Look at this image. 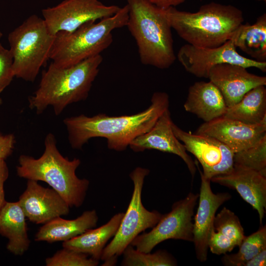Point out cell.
<instances>
[{"mask_svg":"<svg viewBox=\"0 0 266 266\" xmlns=\"http://www.w3.org/2000/svg\"><path fill=\"white\" fill-rule=\"evenodd\" d=\"M14 77L11 52L0 43V93L10 84Z\"/></svg>","mask_w":266,"mask_h":266,"instance_id":"cell-30","label":"cell"},{"mask_svg":"<svg viewBox=\"0 0 266 266\" xmlns=\"http://www.w3.org/2000/svg\"><path fill=\"white\" fill-rule=\"evenodd\" d=\"M120 8L99 0H64L41 12L49 32L55 35L59 32H72L87 22L111 17Z\"/></svg>","mask_w":266,"mask_h":266,"instance_id":"cell-10","label":"cell"},{"mask_svg":"<svg viewBox=\"0 0 266 266\" xmlns=\"http://www.w3.org/2000/svg\"><path fill=\"white\" fill-rule=\"evenodd\" d=\"M258 0V1H265V2L266 1V0Z\"/></svg>","mask_w":266,"mask_h":266,"instance_id":"cell-38","label":"cell"},{"mask_svg":"<svg viewBox=\"0 0 266 266\" xmlns=\"http://www.w3.org/2000/svg\"><path fill=\"white\" fill-rule=\"evenodd\" d=\"M266 265V248L263 250L243 266H265Z\"/></svg>","mask_w":266,"mask_h":266,"instance_id":"cell-34","label":"cell"},{"mask_svg":"<svg viewBox=\"0 0 266 266\" xmlns=\"http://www.w3.org/2000/svg\"><path fill=\"white\" fill-rule=\"evenodd\" d=\"M151 3L159 8L166 9L171 7H175L186 0H148Z\"/></svg>","mask_w":266,"mask_h":266,"instance_id":"cell-35","label":"cell"},{"mask_svg":"<svg viewBox=\"0 0 266 266\" xmlns=\"http://www.w3.org/2000/svg\"><path fill=\"white\" fill-rule=\"evenodd\" d=\"M44 151L38 158L20 156L17 175L21 178L47 183L63 198L69 206L78 207L85 200L89 181L80 179L76 170L81 161L64 157L57 147L54 135L48 133L44 139Z\"/></svg>","mask_w":266,"mask_h":266,"instance_id":"cell-4","label":"cell"},{"mask_svg":"<svg viewBox=\"0 0 266 266\" xmlns=\"http://www.w3.org/2000/svg\"><path fill=\"white\" fill-rule=\"evenodd\" d=\"M98 219L95 210L86 211L72 220L57 217L40 228L35 236V240L48 242L68 240L95 228Z\"/></svg>","mask_w":266,"mask_h":266,"instance_id":"cell-21","label":"cell"},{"mask_svg":"<svg viewBox=\"0 0 266 266\" xmlns=\"http://www.w3.org/2000/svg\"><path fill=\"white\" fill-rule=\"evenodd\" d=\"M128 18L126 4L111 17L87 22L72 32L57 33L49 59L56 66L66 67L100 55L112 43V32L126 26Z\"/></svg>","mask_w":266,"mask_h":266,"instance_id":"cell-6","label":"cell"},{"mask_svg":"<svg viewBox=\"0 0 266 266\" xmlns=\"http://www.w3.org/2000/svg\"><path fill=\"white\" fill-rule=\"evenodd\" d=\"M55 35L49 32L43 19L35 14L11 32L8 40L15 77L33 82L49 59Z\"/></svg>","mask_w":266,"mask_h":266,"instance_id":"cell-7","label":"cell"},{"mask_svg":"<svg viewBox=\"0 0 266 266\" xmlns=\"http://www.w3.org/2000/svg\"><path fill=\"white\" fill-rule=\"evenodd\" d=\"M26 216L18 201H5L0 211V234L8 239L7 249L22 255L29 248Z\"/></svg>","mask_w":266,"mask_h":266,"instance_id":"cell-20","label":"cell"},{"mask_svg":"<svg viewBox=\"0 0 266 266\" xmlns=\"http://www.w3.org/2000/svg\"><path fill=\"white\" fill-rule=\"evenodd\" d=\"M201 184L199 197V205L193 223V239L197 259L204 262L208 255V239L213 226L218 209L232 197L228 192L215 194L211 190L210 180L206 178L200 168Z\"/></svg>","mask_w":266,"mask_h":266,"instance_id":"cell-14","label":"cell"},{"mask_svg":"<svg viewBox=\"0 0 266 266\" xmlns=\"http://www.w3.org/2000/svg\"><path fill=\"white\" fill-rule=\"evenodd\" d=\"M121 265L124 266H174L177 265L174 258L169 253L159 250L153 253L143 252L131 245L124 251Z\"/></svg>","mask_w":266,"mask_h":266,"instance_id":"cell-26","label":"cell"},{"mask_svg":"<svg viewBox=\"0 0 266 266\" xmlns=\"http://www.w3.org/2000/svg\"><path fill=\"white\" fill-rule=\"evenodd\" d=\"M88 255L63 248L45 260L46 266H96L99 261Z\"/></svg>","mask_w":266,"mask_h":266,"instance_id":"cell-29","label":"cell"},{"mask_svg":"<svg viewBox=\"0 0 266 266\" xmlns=\"http://www.w3.org/2000/svg\"><path fill=\"white\" fill-rule=\"evenodd\" d=\"M207 78L218 88L227 107L236 104L253 88L266 85V76L251 73L242 66L227 63L212 67Z\"/></svg>","mask_w":266,"mask_h":266,"instance_id":"cell-18","label":"cell"},{"mask_svg":"<svg viewBox=\"0 0 266 266\" xmlns=\"http://www.w3.org/2000/svg\"><path fill=\"white\" fill-rule=\"evenodd\" d=\"M173 132L187 152L192 154L202 167L207 179L230 171L234 165V153L225 144L211 136L185 131L173 122Z\"/></svg>","mask_w":266,"mask_h":266,"instance_id":"cell-12","label":"cell"},{"mask_svg":"<svg viewBox=\"0 0 266 266\" xmlns=\"http://www.w3.org/2000/svg\"><path fill=\"white\" fill-rule=\"evenodd\" d=\"M9 175L8 168L4 159L0 160V211L5 202L4 184Z\"/></svg>","mask_w":266,"mask_h":266,"instance_id":"cell-33","label":"cell"},{"mask_svg":"<svg viewBox=\"0 0 266 266\" xmlns=\"http://www.w3.org/2000/svg\"><path fill=\"white\" fill-rule=\"evenodd\" d=\"M223 116L247 124L260 123L266 118L265 86H259L250 90L238 102L227 107Z\"/></svg>","mask_w":266,"mask_h":266,"instance_id":"cell-24","label":"cell"},{"mask_svg":"<svg viewBox=\"0 0 266 266\" xmlns=\"http://www.w3.org/2000/svg\"><path fill=\"white\" fill-rule=\"evenodd\" d=\"M238 247L236 253L225 254L222 258L224 265L243 266L247 262L266 248V226H261L255 233L245 236Z\"/></svg>","mask_w":266,"mask_h":266,"instance_id":"cell-25","label":"cell"},{"mask_svg":"<svg viewBox=\"0 0 266 266\" xmlns=\"http://www.w3.org/2000/svg\"><path fill=\"white\" fill-rule=\"evenodd\" d=\"M196 133L217 139L235 153L253 145L266 134V118L259 124L249 125L222 116L204 122Z\"/></svg>","mask_w":266,"mask_h":266,"instance_id":"cell-13","label":"cell"},{"mask_svg":"<svg viewBox=\"0 0 266 266\" xmlns=\"http://www.w3.org/2000/svg\"><path fill=\"white\" fill-rule=\"evenodd\" d=\"M183 106L187 112L204 122L223 116L227 108L222 94L210 81L196 82L191 85Z\"/></svg>","mask_w":266,"mask_h":266,"instance_id":"cell-19","label":"cell"},{"mask_svg":"<svg viewBox=\"0 0 266 266\" xmlns=\"http://www.w3.org/2000/svg\"><path fill=\"white\" fill-rule=\"evenodd\" d=\"M18 202L26 217L36 224H45L69 212L70 207L58 192L33 180H28Z\"/></svg>","mask_w":266,"mask_h":266,"instance_id":"cell-15","label":"cell"},{"mask_svg":"<svg viewBox=\"0 0 266 266\" xmlns=\"http://www.w3.org/2000/svg\"><path fill=\"white\" fill-rule=\"evenodd\" d=\"M177 58L185 69L199 78H207L210 69L221 64H231L247 68L255 67L266 71V62H259L239 54L232 40L213 48H203L190 44L183 45Z\"/></svg>","mask_w":266,"mask_h":266,"instance_id":"cell-11","label":"cell"},{"mask_svg":"<svg viewBox=\"0 0 266 266\" xmlns=\"http://www.w3.org/2000/svg\"><path fill=\"white\" fill-rule=\"evenodd\" d=\"M233 162L266 176V134L253 145L235 153Z\"/></svg>","mask_w":266,"mask_h":266,"instance_id":"cell-27","label":"cell"},{"mask_svg":"<svg viewBox=\"0 0 266 266\" xmlns=\"http://www.w3.org/2000/svg\"><path fill=\"white\" fill-rule=\"evenodd\" d=\"M102 60L100 54L66 67L52 62L42 71L38 88L29 97V107L40 114L52 106L59 115L68 105L85 100Z\"/></svg>","mask_w":266,"mask_h":266,"instance_id":"cell-2","label":"cell"},{"mask_svg":"<svg viewBox=\"0 0 266 266\" xmlns=\"http://www.w3.org/2000/svg\"><path fill=\"white\" fill-rule=\"evenodd\" d=\"M199 197V194L190 192L184 199L175 201L170 211L163 214L150 231L138 235L131 245L139 251L148 253L169 239L192 242L193 217Z\"/></svg>","mask_w":266,"mask_h":266,"instance_id":"cell-9","label":"cell"},{"mask_svg":"<svg viewBox=\"0 0 266 266\" xmlns=\"http://www.w3.org/2000/svg\"><path fill=\"white\" fill-rule=\"evenodd\" d=\"M210 181L236 190L243 200L257 210L260 223H262L266 209V176L234 164L230 171L213 177Z\"/></svg>","mask_w":266,"mask_h":266,"instance_id":"cell-17","label":"cell"},{"mask_svg":"<svg viewBox=\"0 0 266 266\" xmlns=\"http://www.w3.org/2000/svg\"><path fill=\"white\" fill-rule=\"evenodd\" d=\"M230 40L253 60L266 62V14L258 17L253 24H242Z\"/></svg>","mask_w":266,"mask_h":266,"instance_id":"cell-23","label":"cell"},{"mask_svg":"<svg viewBox=\"0 0 266 266\" xmlns=\"http://www.w3.org/2000/svg\"><path fill=\"white\" fill-rule=\"evenodd\" d=\"M147 168L137 167L130 174L133 189L130 203L113 238L104 248L100 260L102 266H114L118 257L139 234L154 227L162 216L156 210L149 211L143 205L141 194Z\"/></svg>","mask_w":266,"mask_h":266,"instance_id":"cell-8","label":"cell"},{"mask_svg":"<svg viewBox=\"0 0 266 266\" xmlns=\"http://www.w3.org/2000/svg\"><path fill=\"white\" fill-rule=\"evenodd\" d=\"M169 105L168 94L157 92L152 96L150 106L135 114L110 116L100 113L92 117L81 114L67 117L63 122L73 149H81L92 138L103 137L107 139L109 149L122 151L134 139L148 132Z\"/></svg>","mask_w":266,"mask_h":266,"instance_id":"cell-1","label":"cell"},{"mask_svg":"<svg viewBox=\"0 0 266 266\" xmlns=\"http://www.w3.org/2000/svg\"><path fill=\"white\" fill-rule=\"evenodd\" d=\"M207 244L211 253L218 255L230 252L236 246L231 239L216 232L213 227L210 232Z\"/></svg>","mask_w":266,"mask_h":266,"instance_id":"cell-31","label":"cell"},{"mask_svg":"<svg viewBox=\"0 0 266 266\" xmlns=\"http://www.w3.org/2000/svg\"><path fill=\"white\" fill-rule=\"evenodd\" d=\"M124 215L123 212L116 213L103 225L88 230L81 234L64 241L63 248L87 254L99 261L106 243L116 234Z\"/></svg>","mask_w":266,"mask_h":266,"instance_id":"cell-22","label":"cell"},{"mask_svg":"<svg viewBox=\"0 0 266 266\" xmlns=\"http://www.w3.org/2000/svg\"><path fill=\"white\" fill-rule=\"evenodd\" d=\"M172 122L168 108L148 132L134 139L129 146L135 152L155 149L177 155L186 164L194 177L197 170L196 164L188 154L183 144L175 135Z\"/></svg>","mask_w":266,"mask_h":266,"instance_id":"cell-16","label":"cell"},{"mask_svg":"<svg viewBox=\"0 0 266 266\" xmlns=\"http://www.w3.org/2000/svg\"><path fill=\"white\" fill-rule=\"evenodd\" d=\"M2 33L0 30V39L2 37Z\"/></svg>","mask_w":266,"mask_h":266,"instance_id":"cell-36","label":"cell"},{"mask_svg":"<svg viewBox=\"0 0 266 266\" xmlns=\"http://www.w3.org/2000/svg\"><path fill=\"white\" fill-rule=\"evenodd\" d=\"M171 28L188 44L203 48L218 47L230 40L243 23L240 9L215 2L201 5L196 12L180 11L175 7L165 9Z\"/></svg>","mask_w":266,"mask_h":266,"instance_id":"cell-3","label":"cell"},{"mask_svg":"<svg viewBox=\"0 0 266 266\" xmlns=\"http://www.w3.org/2000/svg\"><path fill=\"white\" fill-rule=\"evenodd\" d=\"M214 230L233 241L238 246L245 236L243 228L237 216L224 207L215 215Z\"/></svg>","mask_w":266,"mask_h":266,"instance_id":"cell-28","label":"cell"},{"mask_svg":"<svg viewBox=\"0 0 266 266\" xmlns=\"http://www.w3.org/2000/svg\"><path fill=\"white\" fill-rule=\"evenodd\" d=\"M2 100L0 98V106L1 105V104H2Z\"/></svg>","mask_w":266,"mask_h":266,"instance_id":"cell-37","label":"cell"},{"mask_svg":"<svg viewBox=\"0 0 266 266\" xmlns=\"http://www.w3.org/2000/svg\"><path fill=\"white\" fill-rule=\"evenodd\" d=\"M15 142V137L13 134L3 135L0 133V160H5L11 154Z\"/></svg>","mask_w":266,"mask_h":266,"instance_id":"cell-32","label":"cell"},{"mask_svg":"<svg viewBox=\"0 0 266 266\" xmlns=\"http://www.w3.org/2000/svg\"><path fill=\"white\" fill-rule=\"evenodd\" d=\"M129 18L126 27L134 38L141 63L166 69L175 62L171 28L165 9L148 0H127Z\"/></svg>","mask_w":266,"mask_h":266,"instance_id":"cell-5","label":"cell"}]
</instances>
